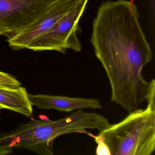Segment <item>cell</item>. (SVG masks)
Wrapping results in <instances>:
<instances>
[{
    "mask_svg": "<svg viewBox=\"0 0 155 155\" xmlns=\"http://www.w3.org/2000/svg\"><path fill=\"white\" fill-rule=\"evenodd\" d=\"M88 0H80L74 8L48 30L28 44L26 49L33 51H55L65 53L68 49L76 52L81 45L77 36L78 24Z\"/></svg>",
    "mask_w": 155,
    "mask_h": 155,
    "instance_id": "277c9868",
    "label": "cell"
},
{
    "mask_svg": "<svg viewBox=\"0 0 155 155\" xmlns=\"http://www.w3.org/2000/svg\"><path fill=\"white\" fill-rule=\"evenodd\" d=\"M29 99L32 106L43 109H55L70 112L83 109L101 108L100 101L97 99L73 97L66 96L29 94Z\"/></svg>",
    "mask_w": 155,
    "mask_h": 155,
    "instance_id": "52a82bcc",
    "label": "cell"
},
{
    "mask_svg": "<svg viewBox=\"0 0 155 155\" xmlns=\"http://www.w3.org/2000/svg\"><path fill=\"white\" fill-rule=\"evenodd\" d=\"M94 137L105 143L110 155H151L155 150V106L137 109Z\"/></svg>",
    "mask_w": 155,
    "mask_h": 155,
    "instance_id": "3957f363",
    "label": "cell"
},
{
    "mask_svg": "<svg viewBox=\"0 0 155 155\" xmlns=\"http://www.w3.org/2000/svg\"><path fill=\"white\" fill-rule=\"evenodd\" d=\"M139 19L132 2H103L93 21L91 39L109 81L111 101L129 112L146 100L150 88L142 71L152 52Z\"/></svg>",
    "mask_w": 155,
    "mask_h": 155,
    "instance_id": "6da1fadb",
    "label": "cell"
},
{
    "mask_svg": "<svg viewBox=\"0 0 155 155\" xmlns=\"http://www.w3.org/2000/svg\"><path fill=\"white\" fill-rule=\"evenodd\" d=\"M2 109H1V108L0 107V110H1Z\"/></svg>",
    "mask_w": 155,
    "mask_h": 155,
    "instance_id": "7c38bea8",
    "label": "cell"
},
{
    "mask_svg": "<svg viewBox=\"0 0 155 155\" xmlns=\"http://www.w3.org/2000/svg\"><path fill=\"white\" fill-rule=\"evenodd\" d=\"M80 0H58L41 17L16 35L9 38L13 49H26L35 39L48 30L62 17L70 11Z\"/></svg>",
    "mask_w": 155,
    "mask_h": 155,
    "instance_id": "8992f818",
    "label": "cell"
},
{
    "mask_svg": "<svg viewBox=\"0 0 155 155\" xmlns=\"http://www.w3.org/2000/svg\"><path fill=\"white\" fill-rule=\"evenodd\" d=\"M97 144L96 150V154L98 155H110V151L107 145L101 140H95Z\"/></svg>",
    "mask_w": 155,
    "mask_h": 155,
    "instance_id": "30bf717a",
    "label": "cell"
},
{
    "mask_svg": "<svg viewBox=\"0 0 155 155\" xmlns=\"http://www.w3.org/2000/svg\"><path fill=\"white\" fill-rule=\"evenodd\" d=\"M105 117L82 110L56 120L32 119L13 131L0 134V146L27 149L42 155H52L54 140L70 133H86L87 129L99 132L109 126Z\"/></svg>",
    "mask_w": 155,
    "mask_h": 155,
    "instance_id": "7a4b0ae2",
    "label": "cell"
},
{
    "mask_svg": "<svg viewBox=\"0 0 155 155\" xmlns=\"http://www.w3.org/2000/svg\"><path fill=\"white\" fill-rule=\"evenodd\" d=\"M33 106L24 87H8L0 86V107L15 111L27 117L33 113Z\"/></svg>",
    "mask_w": 155,
    "mask_h": 155,
    "instance_id": "ba28073f",
    "label": "cell"
},
{
    "mask_svg": "<svg viewBox=\"0 0 155 155\" xmlns=\"http://www.w3.org/2000/svg\"><path fill=\"white\" fill-rule=\"evenodd\" d=\"M12 148L11 147H5L0 146V155H8L12 152Z\"/></svg>",
    "mask_w": 155,
    "mask_h": 155,
    "instance_id": "8fae6325",
    "label": "cell"
},
{
    "mask_svg": "<svg viewBox=\"0 0 155 155\" xmlns=\"http://www.w3.org/2000/svg\"><path fill=\"white\" fill-rule=\"evenodd\" d=\"M58 0H0V35L18 34L47 12Z\"/></svg>",
    "mask_w": 155,
    "mask_h": 155,
    "instance_id": "5b68a950",
    "label": "cell"
},
{
    "mask_svg": "<svg viewBox=\"0 0 155 155\" xmlns=\"http://www.w3.org/2000/svg\"><path fill=\"white\" fill-rule=\"evenodd\" d=\"M0 86L16 88L21 86V83L11 74L0 71Z\"/></svg>",
    "mask_w": 155,
    "mask_h": 155,
    "instance_id": "9c48e42d",
    "label": "cell"
}]
</instances>
